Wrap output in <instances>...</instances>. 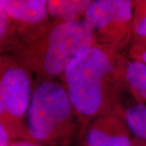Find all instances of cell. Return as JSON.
Listing matches in <instances>:
<instances>
[{
    "instance_id": "10",
    "label": "cell",
    "mask_w": 146,
    "mask_h": 146,
    "mask_svg": "<svg viewBox=\"0 0 146 146\" xmlns=\"http://www.w3.org/2000/svg\"><path fill=\"white\" fill-rule=\"evenodd\" d=\"M124 80L139 102L146 105V63L134 59L125 62Z\"/></svg>"
},
{
    "instance_id": "13",
    "label": "cell",
    "mask_w": 146,
    "mask_h": 146,
    "mask_svg": "<svg viewBox=\"0 0 146 146\" xmlns=\"http://www.w3.org/2000/svg\"><path fill=\"white\" fill-rule=\"evenodd\" d=\"M0 122L5 126L6 128L8 130L12 140L21 139V136H20L18 131H17L16 127L13 124V123L11 122V120L10 119L9 116L7 115L3 96V92H2V89H1V85H0Z\"/></svg>"
},
{
    "instance_id": "5",
    "label": "cell",
    "mask_w": 146,
    "mask_h": 146,
    "mask_svg": "<svg viewBox=\"0 0 146 146\" xmlns=\"http://www.w3.org/2000/svg\"><path fill=\"white\" fill-rule=\"evenodd\" d=\"M0 85L6 110L21 139L29 140L25 119L34 84L31 71L11 55H0Z\"/></svg>"
},
{
    "instance_id": "6",
    "label": "cell",
    "mask_w": 146,
    "mask_h": 146,
    "mask_svg": "<svg viewBox=\"0 0 146 146\" xmlns=\"http://www.w3.org/2000/svg\"><path fill=\"white\" fill-rule=\"evenodd\" d=\"M84 127L79 146H133L125 121L116 115L98 117Z\"/></svg>"
},
{
    "instance_id": "16",
    "label": "cell",
    "mask_w": 146,
    "mask_h": 146,
    "mask_svg": "<svg viewBox=\"0 0 146 146\" xmlns=\"http://www.w3.org/2000/svg\"><path fill=\"white\" fill-rule=\"evenodd\" d=\"M9 146H45L41 144H38L36 142H33L28 140H24V139H16V140H12Z\"/></svg>"
},
{
    "instance_id": "7",
    "label": "cell",
    "mask_w": 146,
    "mask_h": 146,
    "mask_svg": "<svg viewBox=\"0 0 146 146\" xmlns=\"http://www.w3.org/2000/svg\"><path fill=\"white\" fill-rule=\"evenodd\" d=\"M0 7L16 25V33L46 23V0H0Z\"/></svg>"
},
{
    "instance_id": "9",
    "label": "cell",
    "mask_w": 146,
    "mask_h": 146,
    "mask_svg": "<svg viewBox=\"0 0 146 146\" xmlns=\"http://www.w3.org/2000/svg\"><path fill=\"white\" fill-rule=\"evenodd\" d=\"M123 117L134 142L146 146V105L138 102L128 106Z\"/></svg>"
},
{
    "instance_id": "17",
    "label": "cell",
    "mask_w": 146,
    "mask_h": 146,
    "mask_svg": "<svg viewBox=\"0 0 146 146\" xmlns=\"http://www.w3.org/2000/svg\"><path fill=\"white\" fill-rule=\"evenodd\" d=\"M134 60H139V61H141L143 63H146V50L140 54L137 57L134 58Z\"/></svg>"
},
{
    "instance_id": "8",
    "label": "cell",
    "mask_w": 146,
    "mask_h": 146,
    "mask_svg": "<svg viewBox=\"0 0 146 146\" xmlns=\"http://www.w3.org/2000/svg\"><path fill=\"white\" fill-rule=\"evenodd\" d=\"M91 1L87 0H49V16L58 21H71L83 19Z\"/></svg>"
},
{
    "instance_id": "18",
    "label": "cell",
    "mask_w": 146,
    "mask_h": 146,
    "mask_svg": "<svg viewBox=\"0 0 146 146\" xmlns=\"http://www.w3.org/2000/svg\"><path fill=\"white\" fill-rule=\"evenodd\" d=\"M133 146H144V145H140V144H138V143L134 142V145H133Z\"/></svg>"
},
{
    "instance_id": "4",
    "label": "cell",
    "mask_w": 146,
    "mask_h": 146,
    "mask_svg": "<svg viewBox=\"0 0 146 146\" xmlns=\"http://www.w3.org/2000/svg\"><path fill=\"white\" fill-rule=\"evenodd\" d=\"M84 22L105 46L123 44L133 34L134 3L130 0L91 1L83 17Z\"/></svg>"
},
{
    "instance_id": "3",
    "label": "cell",
    "mask_w": 146,
    "mask_h": 146,
    "mask_svg": "<svg viewBox=\"0 0 146 146\" xmlns=\"http://www.w3.org/2000/svg\"><path fill=\"white\" fill-rule=\"evenodd\" d=\"M76 115L64 84L40 79L34 84L25 119L29 140L45 146L68 145Z\"/></svg>"
},
{
    "instance_id": "12",
    "label": "cell",
    "mask_w": 146,
    "mask_h": 146,
    "mask_svg": "<svg viewBox=\"0 0 146 146\" xmlns=\"http://www.w3.org/2000/svg\"><path fill=\"white\" fill-rule=\"evenodd\" d=\"M133 46L131 58L134 59L140 54L146 50V16L141 18L134 24Z\"/></svg>"
},
{
    "instance_id": "2",
    "label": "cell",
    "mask_w": 146,
    "mask_h": 146,
    "mask_svg": "<svg viewBox=\"0 0 146 146\" xmlns=\"http://www.w3.org/2000/svg\"><path fill=\"white\" fill-rule=\"evenodd\" d=\"M96 44L94 33L84 19L57 21L18 32L10 52L40 79L53 80L63 76L82 53Z\"/></svg>"
},
{
    "instance_id": "14",
    "label": "cell",
    "mask_w": 146,
    "mask_h": 146,
    "mask_svg": "<svg viewBox=\"0 0 146 146\" xmlns=\"http://www.w3.org/2000/svg\"><path fill=\"white\" fill-rule=\"evenodd\" d=\"M134 3V24L146 16V1H135Z\"/></svg>"
},
{
    "instance_id": "1",
    "label": "cell",
    "mask_w": 146,
    "mask_h": 146,
    "mask_svg": "<svg viewBox=\"0 0 146 146\" xmlns=\"http://www.w3.org/2000/svg\"><path fill=\"white\" fill-rule=\"evenodd\" d=\"M124 63L113 47L96 44L64 72L63 84L76 115L85 124L98 117L115 115L119 90L124 80Z\"/></svg>"
},
{
    "instance_id": "15",
    "label": "cell",
    "mask_w": 146,
    "mask_h": 146,
    "mask_svg": "<svg viewBox=\"0 0 146 146\" xmlns=\"http://www.w3.org/2000/svg\"><path fill=\"white\" fill-rule=\"evenodd\" d=\"M11 141L12 139L8 130L0 122V146H9Z\"/></svg>"
},
{
    "instance_id": "11",
    "label": "cell",
    "mask_w": 146,
    "mask_h": 146,
    "mask_svg": "<svg viewBox=\"0 0 146 146\" xmlns=\"http://www.w3.org/2000/svg\"><path fill=\"white\" fill-rule=\"evenodd\" d=\"M16 25L0 7V55L10 51L16 41Z\"/></svg>"
}]
</instances>
